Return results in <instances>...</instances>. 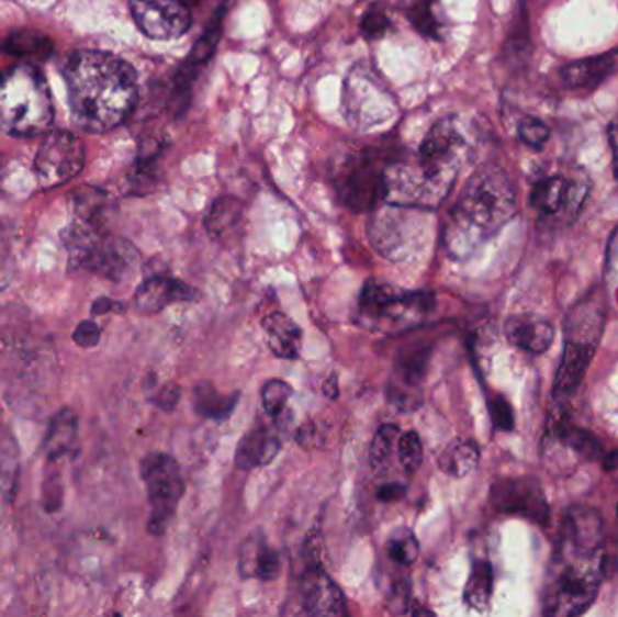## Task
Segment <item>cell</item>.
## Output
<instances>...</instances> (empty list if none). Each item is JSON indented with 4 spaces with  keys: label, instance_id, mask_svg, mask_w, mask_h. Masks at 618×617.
<instances>
[{
    "label": "cell",
    "instance_id": "cell-1",
    "mask_svg": "<svg viewBox=\"0 0 618 617\" xmlns=\"http://www.w3.org/2000/svg\"><path fill=\"white\" fill-rule=\"evenodd\" d=\"M606 577V525L597 509L572 505L559 525L547 583L544 616L575 617L588 613Z\"/></svg>",
    "mask_w": 618,
    "mask_h": 617
},
{
    "label": "cell",
    "instance_id": "cell-2",
    "mask_svg": "<svg viewBox=\"0 0 618 617\" xmlns=\"http://www.w3.org/2000/svg\"><path fill=\"white\" fill-rule=\"evenodd\" d=\"M64 78L75 122L89 133L116 130L138 102L136 72L113 53H75L64 67Z\"/></svg>",
    "mask_w": 618,
    "mask_h": 617
},
{
    "label": "cell",
    "instance_id": "cell-3",
    "mask_svg": "<svg viewBox=\"0 0 618 617\" xmlns=\"http://www.w3.org/2000/svg\"><path fill=\"white\" fill-rule=\"evenodd\" d=\"M467 150L460 124L454 119L441 120L427 133L416 155H393L387 165L385 203L419 211L436 209L454 186Z\"/></svg>",
    "mask_w": 618,
    "mask_h": 617
},
{
    "label": "cell",
    "instance_id": "cell-4",
    "mask_svg": "<svg viewBox=\"0 0 618 617\" xmlns=\"http://www.w3.org/2000/svg\"><path fill=\"white\" fill-rule=\"evenodd\" d=\"M517 214L516 187L499 165L475 170L445 223L443 242L452 258H467L496 236Z\"/></svg>",
    "mask_w": 618,
    "mask_h": 617
},
{
    "label": "cell",
    "instance_id": "cell-5",
    "mask_svg": "<svg viewBox=\"0 0 618 617\" xmlns=\"http://www.w3.org/2000/svg\"><path fill=\"white\" fill-rule=\"evenodd\" d=\"M608 321V293L597 287L573 304L564 319V345L561 362L553 379V401L564 406L572 401L588 373Z\"/></svg>",
    "mask_w": 618,
    "mask_h": 617
},
{
    "label": "cell",
    "instance_id": "cell-6",
    "mask_svg": "<svg viewBox=\"0 0 618 617\" xmlns=\"http://www.w3.org/2000/svg\"><path fill=\"white\" fill-rule=\"evenodd\" d=\"M49 86L35 64L22 63L0 75V131L19 138L46 133L53 124Z\"/></svg>",
    "mask_w": 618,
    "mask_h": 617
},
{
    "label": "cell",
    "instance_id": "cell-7",
    "mask_svg": "<svg viewBox=\"0 0 618 617\" xmlns=\"http://www.w3.org/2000/svg\"><path fill=\"white\" fill-rule=\"evenodd\" d=\"M66 248L72 268H83L98 278L123 283L138 272L142 256L133 243L105 231L75 223L66 234Z\"/></svg>",
    "mask_w": 618,
    "mask_h": 617
},
{
    "label": "cell",
    "instance_id": "cell-8",
    "mask_svg": "<svg viewBox=\"0 0 618 617\" xmlns=\"http://www.w3.org/2000/svg\"><path fill=\"white\" fill-rule=\"evenodd\" d=\"M394 153L363 149L340 161L335 187L344 205L355 212L379 209L387 198V165Z\"/></svg>",
    "mask_w": 618,
    "mask_h": 617
},
{
    "label": "cell",
    "instance_id": "cell-9",
    "mask_svg": "<svg viewBox=\"0 0 618 617\" xmlns=\"http://www.w3.org/2000/svg\"><path fill=\"white\" fill-rule=\"evenodd\" d=\"M142 479L147 487L150 516L148 532L161 536L175 520L179 500L183 498L184 480L179 463L170 455L150 453L139 465Z\"/></svg>",
    "mask_w": 618,
    "mask_h": 617
},
{
    "label": "cell",
    "instance_id": "cell-10",
    "mask_svg": "<svg viewBox=\"0 0 618 617\" xmlns=\"http://www.w3.org/2000/svg\"><path fill=\"white\" fill-rule=\"evenodd\" d=\"M588 194V176L575 170L572 175H553L537 180L531 187L530 205L544 220L570 223L583 211Z\"/></svg>",
    "mask_w": 618,
    "mask_h": 617
},
{
    "label": "cell",
    "instance_id": "cell-11",
    "mask_svg": "<svg viewBox=\"0 0 618 617\" xmlns=\"http://www.w3.org/2000/svg\"><path fill=\"white\" fill-rule=\"evenodd\" d=\"M86 150L75 134L58 131L47 134L36 153L35 176L42 189H55L80 175Z\"/></svg>",
    "mask_w": 618,
    "mask_h": 617
},
{
    "label": "cell",
    "instance_id": "cell-12",
    "mask_svg": "<svg viewBox=\"0 0 618 617\" xmlns=\"http://www.w3.org/2000/svg\"><path fill=\"white\" fill-rule=\"evenodd\" d=\"M373 75L369 67H355L353 71L349 72L344 108L349 124L357 127L382 124L394 111V98Z\"/></svg>",
    "mask_w": 618,
    "mask_h": 617
},
{
    "label": "cell",
    "instance_id": "cell-13",
    "mask_svg": "<svg viewBox=\"0 0 618 617\" xmlns=\"http://www.w3.org/2000/svg\"><path fill=\"white\" fill-rule=\"evenodd\" d=\"M491 504L497 513L516 516L530 524L547 527L550 524V505L541 484L530 476L501 479L491 487Z\"/></svg>",
    "mask_w": 618,
    "mask_h": 617
},
{
    "label": "cell",
    "instance_id": "cell-14",
    "mask_svg": "<svg viewBox=\"0 0 618 617\" xmlns=\"http://www.w3.org/2000/svg\"><path fill=\"white\" fill-rule=\"evenodd\" d=\"M435 304L429 293L404 292L389 283L371 279L360 295L362 312L377 319L400 321L409 315H424Z\"/></svg>",
    "mask_w": 618,
    "mask_h": 617
},
{
    "label": "cell",
    "instance_id": "cell-15",
    "mask_svg": "<svg viewBox=\"0 0 618 617\" xmlns=\"http://www.w3.org/2000/svg\"><path fill=\"white\" fill-rule=\"evenodd\" d=\"M139 32L154 41H172L190 27L189 5L183 0H128Z\"/></svg>",
    "mask_w": 618,
    "mask_h": 617
},
{
    "label": "cell",
    "instance_id": "cell-16",
    "mask_svg": "<svg viewBox=\"0 0 618 617\" xmlns=\"http://www.w3.org/2000/svg\"><path fill=\"white\" fill-rule=\"evenodd\" d=\"M200 292L179 279L169 278L165 273L148 276L134 293V306L139 314H159L169 308L170 304L192 303L198 301Z\"/></svg>",
    "mask_w": 618,
    "mask_h": 617
},
{
    "label": "cell",
    "instance_id": "cell-17",
    "mask_svg": "<svg viewBox=\"0 0 618 617\" xmlns=\"http://www.w3.org/2000/svg\"><path fill=\"white\" fill-rule=\"evenodd\" d=\"M301 605L310 616H348V605L342 591L323 569H310L302 576Z\"/></svg>",
    "mask_w": 618,
    "mask_h": 617
},
{
    "label": "cell",
    "instance_id": "cell-18",
    "mask_svg": "<svg viewBox=\"0 0 618 617\" xmlns=\"http://www.w3.org/2000/svg\"><path fill=\"white\" fill-rule=\"evenodd\" d=\"M411 206L391 205L380 209L369 225V236L374 247L379 248L385 258L400 259L409 247V237L405 236V227L409 225L407 214Z\"/></svg>",
    "mask_w": 618,
    "mask_h": 617
},
{
    "label": "cell",
    "instance_id": "cell-19",
    "mask_svg": "<svg viewBox=\"0 0 618 617\" xmlns=\"http://www.w3.org/2000/svg\"><path fill=\"white\" fill-rule=\"evenodd\" d=\"M618 71V49L600 53L595 57L581 58L575 63L566 64L561 69V80L564 88L573 91H589L597 89Z\"/></svg>",
    "mask_w": 618,
    "mask_h": 617
},
{
    "label": "cell",
    "instance_id": "cell-20",
    "mask_svg": "<svg viewBox=\"0 0 618 617\" xmlns=\"http://www.w3.org/2000/svg\"><path fill=\"white\" fill-rule=\"evenodd\" d=\"M506 339L519 350L531 356H542L555 340L552 323L533 315H512L505 323Z\"/></svg>",
    "mask_w": 618,
    "mask_h": 617
},
{
    "label": "cell",
    "instance_id": "cell-21",
    "mask_svg": "<svg viewBox=\"0 0 618 617\" xmlns=\"http://www.w3.org/2000/svg\"><path fill=\"white\" fill-rule=\"evenodd\" d=\"M42 451L47 462H60L61 458L77 457L78 453V418L71 410L55 413L47 426L46 437L42 440Z\"/></svg>",
    "mask_w": 618,
    "mask_h": 617
},
{
    "label": "cell",
    "instance_id": "cell-22",
    "mask_svg": "<svg viewBox=\"0 0 618 617\" xmlns=\"http://www.w3.org/2000/svg\"><path fill=\"white\" fill-rule=\"evenodd\" d=\"M239 572L245 577H257L271 582L281 572V558L266 543L261 532L245 541L239 554Z\"/></svg>",
    "mask_w": 618,
    "mask_h": 617
},
{
    "label": "cell",
    "instance_id": "cell-23",
    "mask_svg": "<svg viewBox=\"0 0 618 617\" xmlns=\"http://www.w3.org/2000/svg\"><path fill=\"white\" fill-rule=\"evenodd\" d=\"M281 449V440L266 427H257L246 433L236 451V465L243 471L261 468L270 463Z\"/></svg>",
    "mask_w": 618,
    "mask_h": 617
},
{
    "label": "cell",
    "instance_id": "cell-24",
    "mask_svg": "<svg viewBox=\"0 0 618 617\" xmlns=\"http://www.w3.org/2000/svg\"><path fill=\"white\" fill-rule=\"evenodd\" d=\"M550 433L561 446L586 460H603L604 453H606L603 442L592 431L573 424L566 415H561L558 420H553Z\"/></svg>",
    "mask_w": 618,
    "mask_h": 617
},
{
    "label": "cell",
    "instance_id": "cell-25",
    "mask_svg": "<svg viewBox=\"0 0 618 617\" xmlns=\"http://www.w3.org/2000/svg\"><path fill=\"white\" fill-rule=\"evenodd\" d=\"M262 328L268 335L270 348L281 359H296L301 354L302 332L286 314L276 312L266 315L262 319Z\"/></svg>",
    "mask_w": 618,
    "mask_h": 617
},
{
    "label": "cell",
    "instance_id": "cell-26",
    "mask_svg": "<svg viewBox=\"0 0 618 617\" xmlns=\"http://www.w3.org/2000/svg\"><path fill=\"white\" fill-rule=\"evenodd\" d=\"M245 217V206L236 198L225 195L214 201L206 214L205 227L209 236L215 242H226L228 237L236 236Z\"/></svg>",
    "mask_w": 618,
    "mask_h": 617
},
{
    "label": "cell",
    "instance_id": "cell-27",
    "mask_svg": "<svg viewBox=\"0 0 618 617\" xmlns=\"http://www.w3.org/2000/svg\"><path fill=\"white\" fill-rule=\"evenodd\" d=\"M480 446L474 440H456L445 448L438 458V465L452 479H463L480 465Z\"/></svg>",
    "mask_w": 618,
    "mask_h": 617
},
{
    "label": "cell",
    "instance_id": "cell-28",
    "mask_svg": "<svg viewBox=\"0 0 618 617\" xmlns=\"http://www.w3.org/2000/svg\"><path fill=\"white\" fill-rule=\"evenodd\" d=\"M492 588H494V571H492L491 561H474L471 576L467 580L465 591H463L467 607L485 610L492 599Z\"/></svg>",
    "mask_w": 618,
    "mask_h": 617
},
{
    "label": "cell",
    "instance_id": "cell-29",
    "mask_svg": "<svg viewBox=\"0 0 618 617\" xmlns=\"http://www.w3.org/2000/svg\"><path fill=\"white\" fill-rule=\"evenodd\" d=\"M237 404V395H221L212 384H200L194 390L195 412L206 418H228Z\"/></svg>",
    "mask_w": 618,
    "mask_h": 617
},
{
    "label": "cell",
    "instance_id": "cell-30",
    "mask_svg": "<svg viewBox=\"0 0 618 617\" xmlns=\"http://www.w3.org/2000/svg\"><path fill=\"white\" fill-rule=\"evenodd\" d=\"M75 205H77L78 223L105 231L109 206H111L108 195H103L102 192H82L75 201Z\"/></svg>",
    "mask_w": 618,
    "mask_h": 617
},
{
    "label": "cell",
    "instance_id": "cell-31",
    "mask_svg": "<svg viewBox=\"0 0 618 617\" xmlns=\"http://www.w3.org/2000/svg\"><path fill=\"white\" fill-rule=\"evenodd\" d=\"M400 429L394 424H385L374 435L371 448H369V463L374 473H383L387 469L394 448L398 446Z\"/></svg>",
    "mask_w": 618,
    "mask_h": 617
},
{
    "label": "cell",
    "instance_id": "cell-32",
    "mask_svg": "<svg viewBox=\"0 0 618 617\" xmlns=\"http://www.w3.org/2000/svg\"><path fill=\"white\" fill-rule=\"evenodd\" d=\"M5 52L22 58H46L53 52L46 36L33 32L13 33L4 42Z\"/></svg>",
    "mask_w": 618,
    "mask_h": 617
},
{
    "label": "cell",
    "instance_id": "cell-33",
    "mask_svg": "<svg viewBox=\"0 0 618 617\" xmlns=\"http://www.w3.org/2000/svg\"><path fill=\"white\" fill-rule=\"evenodd\" d=\"M427 360H429V350L422 348V350H413L407 356L400 357L398 364H396L400 382L407 388L405 391H407V395L413 396L414 401H418V396H414L409 390L418 388L419 382L424 381Z\"/></svg>",
    "mask_w": 618,
    "mask_h": 617
},
{
    "label": "cell",
    "instance_id": "cell-34",
    "mask_svg": "<svg viewBox=\"0 0 618 617\" xmlns=\"http://www.w3.org/2000/svg\"><path fill=\"white\" fill-rule=\"evenodd\" d=\"M16 482V449L11 438H0V502L13 500Z\"/></svg>",
    "mask_w": 618,
    "mask_h": 617
},
{
    "label": "cell",
    "instance_id": "cell-35",
    "mask_svg": "<svg viewBox=\"0 0 618 617\" xmlns=\"http://www.w3.org/2000/svg\"><path fill=\"white\" fill-rule=\"evenodd\" d=\"M436 2L438 0H413L409 5V21L422 35L427 38H440V21L436 15Z\"/></svg>",
    "mask_w": 618,
    "mask_h": 617
},
{
    "label": "cell",
    "instance_id": "cell-36",
    "mask_svg": "<svg viewBox=\"0 0 618 617\" xmlns=\"http://www.w3.org/2000/svg\"><path fill=\"white\" fill-rule=\"evenodd\" d=\"M387 552L391 560L396 561L400 565H411L418 558L419 546L413 530L402 529L394 530L387 541Z\"/></svg>",
    "mask_w": 618,
    "mask_h": 617
},
{
    "label": "cell",
    "instance_id": "cell-37",
    "mask_svg": "<svg viewBox=\"0 0 618 617\" xmlns=\"http://www.w3.org/2000/svg\"><path fill=\"white\" fill-rule=\"evenodd\" d=\"M391 27H393V22H391V16H389L387 8L382 2L371 5L363 13L362 22H360L362 35L368 41H379V38L391 32Z\"/></svg>",
    "mask_w": 618,
    "mask_h": 617
},
{
    "label": "cell",
    "instance_id": "cell-38",
    "mask_svg": "<svg viewBox=\"0 0 618 617\" xmlns=\"http://www.w3.org/2000/svg\"><path fill=\"white\" fill-rule=\"evenodd\" d=\"M292 393V386L288 382L279 381V379L266 382L261 393L262 406H265L266 413L273 418L282 415V413L286 412L288 401H290Z\"/></svg>",
    "mask_w": 618,
    "mask_h": 617
},
{
    "label": "cell",
    "instance_id": "cell-39",
    "mask_svg": "<svg viewBox=\"0 0 618 617\" xmlns=\"http://www.w3.org/2000/svg\"><path fill=\"white\" fill-rule=\"evenodd\" d=\"M400 462L407 473H416L424 462V446L419 440L418 433L407 431L398 438Z\"/></svg>",
    "mask_w": 618,
    "mask_h": 617
},
{
    "label": "cell",
    "instance_id": "cell-40",
    "mask_svg": "<svg viewBox=\"0 0 618 617\" xmlns=\"http://www.w3.org/2000/svg\"><path fill=\"white\" fill-rule=\"evenodd\" d=\"M221 38V11L215 15L214 22L210 24L209 30L203 33L198 44H195L194 49L190 52L187 63L192 64V66L200 67L201 64L209 60L210 55L214 53L215 46Z\"/></svg>",
    "mask_w": 618,
    "mask_h": 617
},
{
    "label": "cell",
    "instance_id": "cell-41",
    "mask_svg": "<svg viewBox=\"0 0 618 617\" xmlns=\"http://www.w3.org/2000/svg\"><path fill=\"white\" fill-rule=\"evenodd\" d=\"M15 254L10 231L0 225V293L4 292L15 276Z\"/></svg>",
    "mask_w": 618,
    "mask_h": 617
},
{
    "label": "cell",
    "instance_id": "cell-42",
    "mask_svg": "<svg viewBox=\"0 0 618 617\" xmlns=\"http://www.w3.org/2000/svg\"><path fill=\"white\" fill-rule=\"evenodd\" d=\"M517 134L523 144L528 145L531 149H542V145L550 139V130L542 124L541 120L527 116L521 120V124L517 127Z\"/></svg>",
    "mask_w": 618,
    "mask_h": 617
},
{
    "label": "cell",
    "instance_id": "cell-43",
    "mask_svg": "<svg viewBox=\"0 0 618 617\" xmlns=\"http://www.w3.org/2000/svg\"><path fill=\"white\" fill-rule=\"evenodd\" d=\"M488 412H491L492 424H494L497 431H514L516 417H514L510 402L506 401L505 396H492L491 401H488Z\"/></svg>",
    "mask_w": 618,
    "mask_h": 617
},
{
    "label": "cell",
    "instance_id": "cell-44",
    "mask_svg": "<svg viewBox=\"0 0 618 617\" xmlns=\"http://www.w3.org/2000/svg\"><path fill=\"white\" fill-rule=\"evenodd\" d=\"M61 500H64V487L57 473H52L42 484V505L47 513H57L61 507Z\"/></svg>",
    "mask_w": 618,
    "mask_h": 617
},
{
    "label": "cell",
    "instance_id": "cell-45",
    "mask_svg": "<svg viewBox=\"0 0 618 617\" xmlns=\"http://www.w3.org/2000/svg\"><path fill=\"white\" fill-rule=\"evenodd\" d=\"M100 339H102V329L94 321H82V323H78L77 328L72 332L75 345L86 348V350L97 348L100 345Z\"/></svg>",
    "mask_w": 618,
    "mask_h": 617
},
{
    "label": "cell",
    "instance_id": "cell-46",
    "mask_svg": "<svg viewBox=\"0 0 618 617\" xmlns=\"http://www.w3.org/2000/svg\"><path fill=\"white\" fill-rule=\"evenodd\" d=\"M604 273H606V283L611 289L618 290V227L609 237L608 247H606V265H604Z\"/></svg>",
    "mask_w": 618,
    "mask_h": 617
},
{
    "label": "cell",
    "instance_id": "cell-47",
    "mask_svg": "<svg viewBox=\"0 0 618 617\" xmlns=\"http://www.w3.org/2000/svg\"><path fill=\"white\" fill-rule=\"evenodd\" d=\"M296 442L301 444L302 448L317 449L323 446L324 437L323 427H318L315 423H306L304 426L296 429Z\"/></svg>",
    "mask_w": 618,
    "mask_h": 617
},
{
    "label": "cell",
    "instance_id": "cell-48",
    "mask_svg": "<svg viewBox=\"0 0 618 617\" xmlns=\"http://www.w3.org/2000/svg\"><path fill=\"white\" fill-rule=\"evenodd\" d=\"M179 396H181V390L176 384H167L158 391V395L154 396L153 402L165 412H170L178 404Z\"/></svg>",
    "mask_w": 618,
    "mask_h": 617
},
{
    "label": "cell",
    "instance_id": "cell-49",
    "mask_svg": "<svg viewBox=\"0 0 618 617\" xmlns=\"http://www.w3.org/2000/svg\"><path fill=\"white\" fill-rule=\"evenodd\" d=\"M123 310H125V306L119 303V301H113V299L109 298H100L92 304L91 312L92 315H105L109 314V312H123Z\"/></svg>",
    "mask_w": 618,
    "mask_h": 617
},
{
    "label": "cell",
    "instance_id": "cell-50",
    "mask_svg": "<svg viewBox=\"0 0 618 617\" xmlns=\"http://www.w3.org/2000/svg\"><path fill=\"white\" fill-rule=\"evenodd\" d=\"M608 142L611 147V156H614L615 178L618 180V116L611 120L608 127Z\"/></svg>",
    "mask_w": 618,
    "mask_h": 617
},
{
    "label": "cell",
    "instance_id": "cell-51",
    "mask_svg": "<svg viewBox=\"0 0 618 617\" xmlns=\"http://www.w3.org/2000/svg\"><path fill=\"white\" fill-rule=\"evenodd\" d=\"M405 487L398 484L383 485L379 491V498L382 502H396V500L404 498Z\"/></svg>",
    "mask_w": 618,
    "mask_h": 617
},
{
    "label": "cell",
    "instance_id": "cell-52",
    "mask_svg": "<svg viewBox=\"0 0 618 617\" xmlns=\"http://www.w3.org/2000/svg\"><path fill=\"white\" fill-rule=\"evenodd\" d=\"M324 395L327 396V399H332V401H337L338 395H340V391H338V381H337V375H335V373H333L332 377H329V379H327L326 382H324Z\"/></svg>",
    "mask_w": 618,
    "mask_h": 617
},
{
    "label": "cell",
    "instance_id": "cell-53",
    "mask_svg": "<svg viewBox=\"0 0 618 617\" xmlns=\"http://www.w3.org/2000/svg\"><path fill=\"white\" fill-rule=\"evenodd\" d=\"M600 462H603V469H606V471H609V473H611V471H617L618 449H614V451H606Z\"/></svg>",
    "mask_w": 618,
    "mask_h": 617
}]
</instances>
